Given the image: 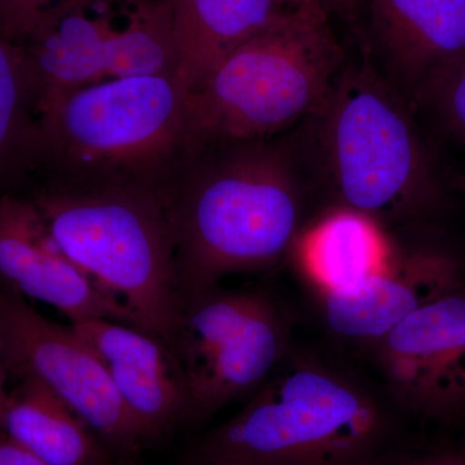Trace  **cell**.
Segmentation results:
<instances>
[{"instance_id":"22","label":"cell","mask_w":465,"mask_h":465,"mask_svg":"<svg viewBox=\"0 0 465 465\" xmlns=\"http://www.w3.org/2000/svg\"><path fill=\"white\" fill-rule=\"evenodd\" d=\"M347 0H307L308 7L320 9L331 16L341 17Z\"/></svg>"},{"instance_id":"21","label":"cell","mask_w":465,"mask_h":465,"mask_svg":"<svg viewBox=\"0 0 465 465\" xmlns=\"http://www.w3.org/2000/svg\"><path fill=\"white\" fill-rule=\"evenodd\" d=\"M0 465H47L38 458L21 448L16 442L8 439L5 433L0 434Z\"/></svg>"},{"instance_id":"8","label":"cell","mask_w":465,"mask_h":465,"mask_svg":"<svg viewBox=\"0 0 465 465\" xmlns=\"http://www.w3.org/2000/svg\"><path fill=\"white\" fill-rule=\"evenodd\" d=\"M289 326L271 296L222 284L183 296L173 351L191 394L192 419L252 396L282 365Z\"/></svg>"},{"instance_id":"15","label":"cell","mask_w":465,"mask_h":465,"mask_svg":"<svg viewBox=\"0 0 465 465\" xmlns=\"http://www.w3.org/2000/svg\"><path fill=\"white\" fill-rule=\"evenodd\" d=\"M287 8L280 0H173L174 78L200 90L235 48Z\"/></svg>"},{"instance_id":"17","label":"cell","mask_w":465,"mask_h":465,"mask_svg":"<svg viewBox=\"0 0 465 465\" xmlns=\"http://www.w3.org/2000/svg\"><path fill=\"white\" fill-rule=\"evenodd\" d=\"M39 163L38 91L20 45L0 33V195L20 192Z\"/></svg>"},{"instance_id":"7","label":"cell","mask_w":465,"mask_h":465,"mask_svg":"<svg viewBox=\"0 0 465 465\" xmlns=\"http://www.w3.org/2000/svg\"><path fill=\"white\" fill-rule=\"evenodd\" d=\"M67 0L43 15L23 50L39 103L60 92L143 75L174 76L173 0Z\"/></svg>"},{"instance_id":"13","label":"cell","mask_w":465,"mask_h":465,"mask_svg":"<svg viewBox=\"0 0 465 465\" xmlns=\"http://www.w3.org/2000/svg\"><path fill=\"white\" fill-rule=\"evenodd\" d=\"M72 326L99 354L143 440L164 436L179 421L192 419L185 374L170 345L115 321Z\"/></svg>"},{"instance_id":"25","label":"cell","mask_w":465,"mask_h":465,"mask_svg":"<svg viewBox=\"0 0 465 465\" xmlns=\"http://www.w3.org/2000/svg\"><path fill=\"white\" fill-rule=\"evenodd\" d=\"M110 465H134L133 461H131L130 457L124 458H116L114 461H113Z\"/></svg>"},{"instance_id":"9","label":"cell","mask_w":465,"mask_h":465,"mask_svg":"<svg viewBox=\"0 0 465 465\" xmlns=\"http://www.w3.org/2000/svg\"><path fill=\"white\" fill-rule=\"evenodd\" d=\"M0 360L8 376L36 379L50 388L114 457H131L145 440L90 342L72 324L48 320L2 286Z\"/></svg>"},{"instance_id":"26","label":"cell","mask_w":465,"mask_h":465,"mask_svg":"<svg viewBox=\"0 0 465 465\" xmlns=\"http://www.w3.org/2000/svg\"><path fill=\"white\" fill-rule=\"evenodd\" d=\"M197 465H220V464H211V463H203V461H200Z\"/></svg>"},{"instance_id":"27","label":"cell","mask_w":465,"mask_h":465,"mask_svg":"<svg viewBox=\"0 0 465 465\" xmlns=\"http://www.w3.org/2000/svg\"><path fill=\"white\" fill-rule=\"evenodd\" d=\"M64 3H65V2H64Z\"/></svg>"},{"instance_id":"24","label":"cell","mask_w":465,"mask_h":465,"mask_svg":"<svg viewBox=\"0 0 465 465\" xmlns=\"http://www.w3.org/2000/svg\"><path fill=\"white\" fill-rule=\"evenodd\" d=\"M280 2L287 9L309 8L307 0H280Z\"/></svg>"},{"instance_id":"20","label":"cell","mask_w":465,"mask_h":465,"mask_svg":"<svg viewBox=\"0 0 465 465\" xmlns=\"http://www.w3.org/2000/svg\"><path fill=\"white\" fill-rule=\"evenodd\" d=\"M367 465H465V446H424L381 451Z\"/></svg>"},{"instance_id":"10","label":"cell","mask_w":465,"mask_h":465,"mask_svg":"<svg viewBox=\"0 0 465 465\" xmlns=\"http://www.w3.org/2000/svg\"><path fill=\"white\" fill-rule=\"evenodd\" d=\"M361 58L412 110L443 67L465 54V0H347Z\"/></svg>"},{"instance_id":"23","label":"cell","mask_w":465,"mask_h":465,"mask_svg":"<svg viewBox=\"0 0 465 465\" xmlns=\"http://www.w3.org/2000/svg\"><path fill=\"white\" fill-rule=\"evenodd\" d=\"M7 372H5V366H3L2 360H0V434L3 433V415H5V406H7V401L9 391L5 388V381H7Z\"/></svg>"},{"instance_id":"3","label":"cell","mask_w":465,"mask_h":465,"mask_svg":"<svg viewBox=\"0 0 465 465\" xmlns=\"http://www.w3.org/2000/svg\"><path fill=\"white\" fill-rule=\"evenodd\" d=\"M305 125L302 148L314 176L331 186L344 210L378 224L436 206L440 173L414 110L362 58H348Z\"/></svg>"},{"instance_id":"11","label":"cell","mask_w":465,"mask_h":465,"mask_svg":"<svg viewBox=\"0 0 465 465\" xmlns=\"http://www.w3.org/2000/svg\"><path fill=\"white\" fill-rule=\"evenodd\" d=\"M393 399L423 419H465V290L418 309L375 345Z\"/></svg>"},{"instance_id":"2","label":"cell","mask_w":465,"mask_h":465,"mask_svg":"<svg viewBox=\"0 0 465 465\" xmlns=\"http://www.w3.org/2000/svg\"><path fill=\"white\" fill-rule=\"evenodd\" d=\"M35 176L173 198L198 149L188 92L173 75L113 79L39 103Z\"/></svg>"},{"instance_id":"19","label":"cell","mask_w":465,"mask_h":465,"mask_svg":"<svg viewBox=\"0 0 465 465\" xmlns=\"http://www.w3.org/2000/svg\"><path fill=\"white\" fill-rule=\"evenodd\" d=\"M418 109H430L450 136L465 143V54L434 76Z\"/></svg>"},{"instance_id":"14","label":"cell","mask_w":465,"mask_h":465,"mask_svg":"<svg viewBox=\"0 0 465 465\" xmlns=\"http://www.w3.org/2000/svg\"><path fill=\"white\" fill-rule=\"evenodd\" d=\"M460 287L457 266L449 259L401 256L354 286L322 292L323 317L341 338L375 347L418 309Z\"/></svg>"},{"instance_id":"12","label":"cell","mask_w":465,"mask_h":465,"mask_svg":"<svg viewBox=\"0 0 465 465\" xmlns=\"http://www.w3.org/2000/svg\"><path fill=\"white\" fill-rule=\"evenodd\" d=\"M0 286L56 308L72 323L115 321L127 312L66 255L26 193L0 195Z\"/></svg>"},{"instance_id":"1","label":"cell","mask_w":465,"mask_h":465,"mask_svg":"<svg viewBox=\"0 0 465 465\" xmlns=\"http://www.w3.org/2000/svg\"><path fill=\"white\" fill-rule=\"evenodd\" d=\"M311 176L302 145L286 137L201 143L173 200L182 298L282 258L298 235Z\"/></svg>"},{"instance_id":"6","label":"cell","mask_w":465,"mask_h":465,"mask_svg":"<svg viewBox=\"0 0 465 465\" xmlns=\"http://www.w3.org/2000/svg\"><path fill=\"white\" fill-rule=\"evenodd\" d=\"M333 17L287 9L235 48L188 94L195 142L272 139L316 115L349 58Z\"/></svg>"},{"instance_id":"18","label":"cell","mask_w":465,"mask_h":465,"mask_svg":"<svg viewBox=\"0 0 465 465\" xmlns=\"http://www.w3.org/2000/svg\"><path fill=\"white\" fill-rule=\"evenodd\" d=\"M305 264L322 292L348 289L387 262L378 226L351 210L336 211L305 241Z\"/></svg>"},{"instance_id":"16","label":"cell","mask_w":465,"mask_h":465,"mask_svg":"<svg viewBox=\"0 0 465 465\" xmlns=\"http://www.w3.org/2000/svg\"><path fill=\"white\" fill-rule=\"evenodd\" d=\"M3 433L47 465H110L114 454L78 415L33 378L9 391Z\"/></svg>"},{"instance_id":"4","label":"cell","mask_w":465,"mask_h":465,"mask_svg":"<svg viewBox=\"0 0 465 465\" xmlns=\"http://www.w3.org/2000/svg\"><path fill=\"white\" fill-rule=\"evenodd\" d=\"M27 185L66 255L125 309L131 326L173 348L183 304L173 198L42 176Z\"/></svg>"},{"instance_id":"5","label":"cell","mask_w":465,"mask_h":465,"mask_svg":"<svg viewBox=\"0 0 465 465\" xmlns=\"http://www.w3.org/2000/svg\"><path fill=\"white\" fill-rule=\"evenodd\" d=\"M388 423L378 401L351 376L289 360L247 405L208 433L200 461L220 465H367Z\"/></svg>"}]
</instances>
